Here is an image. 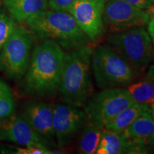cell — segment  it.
<instances>
[{"instance_id":"obj_1","label":"cell","mask_w":154,"mask_h":154,"mask_svg":"<svg viewBox=\"0 0 154 154\" xmlns=\"http://www.w3.org/2000/svg\"><path fill=\"white\" fill-rule=\"evenodd\" d=\"M65 53L59 44L44 40L34 48L24 80L28 95L42 97L59 90L64 63Z\"/></svg>"},{"instance_id":"obj_2","label":"cell","mask_w":154,"mask_h":154,"mask_svg":"<svg viewBox=\"0 0 154 154\" xmlns=\"http://www.w3.org/2000/svg\"><path fill=\"white\" fill-rule=\"evenodd\" d=\"M92 51L93 49L87 44L65 54L59 90L66 103L83 106L92 95L90 72Z\"/></svg>"},{"instance_id":"obj_3","label":"cell","mask_w":154,"mask_h":154,"mask_svg":"<svg viewBox=\"0 0 154 154\" xmlns=\"http://www.w3.org/2000/svg\"><path fill=\"white\" fill-rule=\"evenodd\" d=\"M32 33L44 40H52L67 49L87 45L89 38L70 13L42 11L26 20Z\"/></svg>"},{"instance_id":"obj_4","label":"cell","mask_w":154,"mask_h":154,"mask_svg":"<svg viewBox=\"0 0 154 154\" xmlns=\"http://www.w3.org/2000/svg\"><path fill=\"white\" fill-rule=\"evenodd\" d=\"M91 65L98 87L103 89L128 86L138 76L132 67L108 44L93 49Z\"/></svg>"},{"instance_id":"obj_5","label":"cell","mask_w":154,"mask_h":154,"mask_svg":"<svg viewBox=\"0 0 154 154\" xmlns=\"http://www.w3.org/2000/svg\"><path fill=\"white\" fill-rule=\"evenodd\" d=\"M107 44L126 61L137 75L154 59V49L149 32L143 26L116 32L107 38Z\"/></svg>"},{"instance_id":"obj_6","label":"cell","mask_w":154,"mask_h":154,"mask_svg":"<svg viewBox=\"0 0 154 154\" xmlns=\"http://www.w3.org/2000/svg\"><path fill=\"white\" fill-rule=\"evenodd\" d=\"M33 37L29 31L17 26L0 51V70L18 79L27 70Z\"/></svg>"},{"instance_id":"obj_7","label":"cell","mask_w":154,"mask_h":154,"mask_svg":"<svg viewBox=\"0 0 154 154\" xmlns=\"http://www.w3.org/2000/svg\"><path fill=\"white\" fill-rule=\"evenodd\" d=\"M134 102L127 89L105 88L91 98L86 104L84 112L90 123L103 129L121 111Z\"/></svg>"},{"instance_id":"obj_8","label":"cell","mask_w":154,"mask_h":154,"mask_svg":"<svg viewBox=\"0 0 154 154\" xmlns=\"http://www.w3.org/2000/svg\"><path fill=\"white\" fill-rule=\"evenodd\" d=\"M150 19L147 11L123 0L106 1L103 13V24L114 32L143 26Z\"/></svg>"},{"instance_id":"obj_9","label":"cell","mask_w":154,"mask_h":154,"mask_svg":"<svg viewBox=\"0 0 154 154\" xmlns=\"http://www.w3.org/2000/svg\"><path fill=\"white\" fill-rule=\"evenodd\" d=\"M53 109V126L59 147L72 141L82 127L87 123L84 111L69 103H56Z\"/></svg>"},{"instance_id":"obj_10","label":"cell","mask_w":154,"mask_h":154,"mask_svg":"<svg viewBox=\"0 0 154 154\" xmlns=\"http://www.w3.org/2000/svg\"><path fill=\"white\" fill-rule=\"evenodd\" d=\"M106 0H76L69 13L91 41L103 33V13Z\"/></svg>"},{"instance_id":"obj_11","label":"cell","mask_w":154,"mask_h":154,"mask_svg":"<svg viewBox=\"0 0 154 154\" xmlns=\"http://www.w3.org/2000/svg\"><path fill=\"white\" fill-rule=\"evenodd\" d=\"M10 141L26 146L47 144V140L34 131L22 116L11 114L0 119V141Z\"/></svg>"},{"instance_id":"obj_12","label":"cell","mask_w":154,"mask_h":154,"mask_svg":"<svg viewBox=\"0 0 154 154\" xmlns=\"http://www.w3.org/2000/svg\"><path fill=\"white\" fill-rule=\"evenodd\" d=\"M22 116L45 140L54 136L52 106L42 101L30 102L25 106Z\"/></svg>"},{"instance_id":"obj_13","label":"cell","mask_w":154,"mask_h":154,"mask_svg":"<svg viewBox=\"0 0 154 154\" xmlns=\"http://www.w3.org/2000/svg\"><path fill=\"white\" fill-rule=\"evenodd\" d=\"M121 134L127 140L142 142L149 146L154 137V122L151 111H146L138 116Z\"/></svg>"},{"instance_id":"obj_14","label":"cell","mask_w":154,"mask_h":154,"mask_svg":"<svg viewBox=\"0 0 154 154\" xmlns=\"http://www.w3.org/2000/svg\"><path fill=\"white\" fill-rule=\"evenodd\" d=\"M9 14L18 22H26L32 15L46 10L48 0H3Z\"/></svg>"},{"instance_id":"obj_15","label":"cell","mask_w":154,"mask_h":154,"mask_svg":"<svg viewBox=\"0 0 154 154\" xmlns=\"http://www.w3.org/2000/svg\"><path fill=\"white\" fill-rule=\"evenodd\" d=\"M131 142L121 134L104 128L102 130L97 154H131Z\"/></svg>"},{"instance_id":"obj_16","label":"cell","mask_w":154,"mask_h":154,"mask_svg":"<svg viewBox=\"0 0 154 154\" xmlns=\"http://www.w3.org/2000/svg\"><path fill=\"white\" fill-rule=\"evenodd\" d=\"M150 110L151 108L149 105L134 102L121 111L110 123L105 126L104 128L121 134L138 116Z\"/></svg>"},{"instance_id":"obj_17","label":"cell","mask_w":154,"mask_h":154,"mask_svg":"<svg viewBox=\"0 0 154 154\" xmlns=\"http://www.w3.org/2000/svg\"><path fill=\"white\" fill-rule=\"evenodd\" d=\"M102 129L88 123L84 126L79 141V153L94 154L96 153L101 140Z\"/></svg>"},{"instance_id":"obj_18","label":"cell","mask_w":154,"mask_h":154,"mask_svg":"<svg viewBox=\"0 0 154 154\" xmlns=\"http://www.w3.org/2000/svg\"><path fill=\"white\" fill-rule=\"evenodd\" d=\"M128 91L135 102L151 105L154 103V83L146 78L128 85Z\"/></svg>"},{"instance_id":"obj_19","label":"cell","mask_w":154,"mask_h":154,"mask_svg":"<svg viewBox=\"0 0 154 154\" xmlns=\"http://www.w3.org/2000/svg\"><path fill=\"white\" fill-rule=\"evenodd\" d=\"M15 102L11 88L3 80L0 79V119L12 114Z\"/></svg>"},{"instance_id":"obj_20","label":"cell","mask_w":154,"mask_h":154,"mask_svg":"<svg viewBox=\"0 0 154 154\" xmlns=\"http://www.w3.org/2000/svg\"><path fill=\"white\" fill-rule=\"evenodd\" d=\"M17 26L15 20L11 15L0 11V51Z\"/></svg>"},{"instance_id":"obj_21","label":"cell","mask_w":154,"mask_h":154,"mask_svg":"<svg viewBox=\"0 0 154 154\" xmlns=\"http://www.w3.org/2000/svg\"><path fill=\"white\" fill-rule=\"evenodd\" d=\"M16 152L13 153L17 154H51L53 151H50L47 148L46 144L35 143L29 146H23V147L16 148Z\"/></svg>"},{"instance_id":"obj_22","label":"cell","mask_w":154,"mask_h":154,"mask_svg":"<svg viewBox=\"0 0 154 154\" xmlns=\"http://www.w3.org/2000/svg\"><path fill=\"white\" fill-rule=\"evenodd\" d=\"M76 0H48V4L52 10L69 12Z\"/></svg>"},{"instance_id":"obj_23","label":"cell","mask_w":154,"mask_h":154,"mask_svg":"<svg viewBox=\"0 0 154 154\" xmlns=\"http://www.w3.org/2000/svg\"><path fill=\"white\" fill-rule=\"evenodd\" d=\"M123 1L143 9H149L151 6L154 5V0H123Z\"/></svg>"},{"instance_id":"obj_24","label":"cell","mask_w":154,"mask_h":154,"mask_svg":"<svg viewBox=\"0 0 154 154\" xmlns=\"http://www.w3.org/2000/svg\"><path fill=\"white\" fill-rule=\"evenodd\" d=\"M148 32H149L150 36L154 44V19H150L149 23H148Z\"/></svg>"},{"instance_id":"obj_25","label":"cell","mask_w":154,"mask_h":154,"mask_svg":"<svg viewBox=\"0 0 154 154\" xmlns=\"http://www.w3.org/2000/svg\"><path fill=\"white\" fill-rule=\"evenodd\" d=\"M146 77L149 79H151L154 83V59L151 62V66L149 67V72H148Z\"/></svg>"},{"instance_id":"obj_26","label":"cell","mask_w":154,"mask_h":154,"mask_svg":"<svg viewBox=\"0 0 154 154\" xmlns=\"http://www.w3.org/2000/svg\"><path fill=\"white\" fill-rule=\"evenodd\" d=\"M147 12L149 13L150 18L154 19V5L151 6L149 9H147Z\"/></svg>"},{"instance_id":"obj_27","label":"cell","mask_w":154,"mask_h":154,"mask_svg":"<svg viewBox=\"0 0 154 154\" xmlns=\"http://www.w3.org/2000/svg\"><path fill=\"white\" fill-rule=\"evenodd\" d=\"M149 151H151L152 153H154V137L149 144Z\"/></svg>"},{"instance_id":"obj_28","label":"cell","mask_w":154,"mask_h":154,"mask_svg":"<svg viewBox=\"0 0 154 154\" xmlns=\"http://www.w3.org/2000/svg\"><path fill=\"white\" fill-rule=\"evenodd\" d=\"M150 106H151V111L152 118H153V122H154V103H152V104H151Z\"/></svg>"},{"instance_id":"obj_29","label":"cell","mask_w":154,"mask_h":154,"mask_svg":"<svg viewBox=\"0 0 154 154\" xmlns=\"http://www.w3.org/2000/svg\"><path fill=\"white\" fill-rule=\"evenodd\" d=\"M3 2V0H0V6L2 5V4Z\"/></svg>"}]
</instances>
